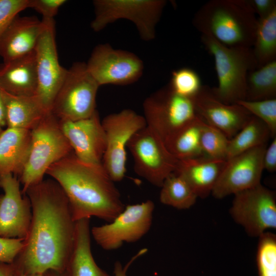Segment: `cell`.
Here are the masks:
<instances>
[{
	"label": "cell",
	"mask_w": 276,
	"mask_h": 276,
	"mask_svg": "<svg viewBox=\"0 0 276 276\" xmlns=\"http://www.w3.org/2000/svg\"><path fill=\"white\" fill-rule=\"evenodd\" d=\"M32 220L23 246L12 263L16 272L42 274L65 270L75 241L76 221L68 199L53 179H43L24 193Z\"/></svg>",
	"instance_id": "cell-1"
},
{
	"label": "cell",
	"mask_w": 276,
	"mask_h": 276,
	"mask_svg": "<svg viewBox=\"0 0 276 276\" xmlns=\"http://www.w3.org/2000/svg\"><path fill=\"white\" fill-rule=\"evenodd\" d=\"M46 174L64 192L75 221L96 217L109 222L125 207L102 164L82 162L73 151L51 165Z\"/></svg>",
	"instance_id": "cell-2"
},
{
	"label": "cell",
	"mask_w": 276,
	"mask_h": 276,
	"mask_svg": "<svg viewBox=\"0 0 276 276\" xmlns=\"http://www.w3.org/2000/svg\"><path fill=\"white\" fill-rule=\"evenodd\" d=\"M192 24L201 35L226 47L251 48L258 17L248 0H211L196 11Z\"/></svg>",
	"instance_id": "cell-3"
},
{
	"label": "cell",
	"mask_w": 276,
	"mask_h": 276,
	"mask_svg": "<svg viewBox=\"0 0 276 276\" xmlns=\"http://www.w3.org/2000/svg\"><path fill=\"white\" fill-rule=\"evenodd\" d=\"M201 40L215 61L218 85L212 88L214 95L226 104L245 100L248 74L257 68L252 48L226 47L205 35Z\"/></svg>",
	"instance_id": "cell-4"
},
{
	"label": "cell",
	"mask_w": 276,
	"mask_h": 276,
	"mask_svg": "<svg viewBox=\"0 0 276 276\" xmlns=\"http://www.w3.org/2000/svg\"><path fill=\"white\" fill-rule=\"evenodd\" d=\"M31 131V144L24 169L18 177L22 185V193L43 180L49 168L73 152L63 133L58 119L47 113Z\"/></svg>",
	"instance_id": "cell-5"
},
{
	"label": "cell",
	"mask_w": 276,
	"mask_h": 276,
	"mask_svg": "<svg viewBox=\"0 0 276 276\" xmlns=\"http://www.w3.org/2000/svg\"><path fill=\"white\" fill-rule=\"evenodd\" d=\"M143 107L146 126L166 146L198 116L193 99L176 94L168 84L147 97Z\"/></svg>",
	"instance_id": "cell-6"
},
{
	"label": "cell",
	"mask_w": 276,
	"mask_h": 276,
	"mask_svg": "<svg viewBox=\"0 0 276 276\" xmlns=\"http://www.w3.org/2000/svg\"><path fill=\"white\" fill-rule=\"evenodd\" d=\"M167 3L166 0H95V17L90 27L99 32L114 21L125 19L135 26L141 38L155 39L156 27Z\"/></svg>",
	"instance_id": "cell-7"
},
{
	"label": "cell",
	"mask_w": 276,
	"mask_h": 276,
	"mask_svg": "<svg viewBox=\"0 0 276 276\" xmlns=\"http://www.w3.org/2000/svg\"><path fill=\"white\" fill-rule=\"evenodd\" d=\"M99 85L88 71L86 63L77 62L67 70L51 112L59 120L76 121L91 116L97 110Z\"/></svg>",
	"instance_id": "cell-8"
},
{
	"label": "cell",
	"mask_w": 276,
	"mask_h": 276,
	"mask_svg": "<svg viewBox=\"0 0 276 276\" xmlns=\"http://www.w3.org/2000/svg\"><path fill=\"white\" fill-rule=\"evenodd\" d=\"M106 146L102 164L114 182L121 181L126 172L127 144L132 136L146 126L143 116L131 109L110 113L101 121Z\"/></svg>",
	"instance_id": "cell-9"
},
{
	"label": "cell",
	"mask_w": 276,
	"mask_h": 276,
	"mask_svg": "<svg viewBox=\"0 0 276 276\" xmlns=\"http://www.w3.org/2000/svg\"><path fill=\"white\" fill-rule=\"evenodd\" d=\"M127 148L133 157L135 172L155 186L160 188L177 168L178 160L147 126L132 136Z\"/></svg>",
	"instance_id": "cell-10"
},
{
	"label": "cell",
	"mask_w": 276,
	"mask_h": 276,
	"mask_svg": "<svg viewBox=\"0 0 276 276\" xmlns=\"http://www.w3.org/2000/svg\"><path fill=\"white\" fill-rule=\"evenodd\" d=\"M154 208L151 200L128 205L109 223L93 227L91 235L105 250L117 249L124 242H136L150 230Z\"/></svg>",
	"instance_id": "cell-11"
},
{
	"label": "cell",
	"mask_w": 276,
	"mask_h": 276,
	"mask_svg": "<svg viewBox=\"0 0 276 276\" xmlns=\"http://www.w3.org/2000/svg\"><path fill=\"white\" fill-rule=\"evenodd\" d=\"M229 214L249 236L259 237L276 228L275 194L261 183L238 192L234 195Z\"/></svg>",
	"instance_id": "cell-12"
},
{
	"label": "cell",
	"mask_w": 276,
	"mask_h": 276,
	"mask_svg": "<svg viewBox=\"0 0 276 276\" xmlns=\"http://www.w3.org/2000/svg\"><path fill=\"white\" fill-rule=\"evenodd\" d=\"M43 27L34 52L37 76L35 96L47 112H51L67 69L59 61L54 19H42Z\"/></svg>",
	"instance_id": "cell-13"
},
{
	"label": "cell",
	"mask_w": 276,
	"mask_h": 276,
	"mask_svg": "<svg viewBox=\"0 0 276 276\" xmlns=\"http://www.w3.org/2000/svg\"><path fill=\"white\" fill-rule=\"evenodd\" d=\"M86 65L99 86L133 83L142 76L144 68L143 61L137 55L115 49L108 43L95 47Z\"/></svg>",
	"instance_id": "cell-14"
},
{
	"label": "cell",
	"mask_w": 276,
	"mask_h": 276,
	"mask_svg": "<svg viewBox=\"0 0 276 276\" xmlns=\"http://www.w3.org/2000/svg\"><path fill=\"white\" fill-rule=\"evenodd\" d=\"M267 146L263 145L228 159L212 195L222 199L260 184L264 170L263 157Z\"/></svg>",
	"instance_id": "cell-15"
},
{
	"label": "cell",
	"mask_w": 276,
	"mask_h": 276,
	"mask_svg": "<svg viewBox=\"0 0 276 276\" xmlns=\"http://www.w3.org/2000/svg\"><path fill=\"white\" fill-rule=\"evenodd\" d=\"M18 177L12 174L0 175V237L25 240L31 225L30 200L22 193Z\"/></svg>",
	"instance_id": "cell-16"
},
{
	"label": "cell",
	"mask_w": 276,
	"mask_h": 276,
	"mask_svg": "<svg viewBox=\"0 0 276 276\" xmlns=\"http://www.w3.org/2000/svg\"><path fill=\"white\" fill-rule=\"evenodd\" d=\"M59 123L78 158L90 164H102L106 140L97 110L85 119L76 121L59 120Z\"/></svg>",
	"instance_id": "cell-17"
},
{
	"label": "cell",
	"mask_w": 276,
	"mask_h": 276,
	"mask_svg": "<svg viewBox=\"0 0 276 276\" xmlns=\"http://www.w3.org/2000/svg\"><path fill=\"white\" fill-rule=\"evenodd\" d=\"M193 101L197 114L229 139L237 133L252 116L237 103L226 104L220 101L212 88L206 85H202Z\"/></svg>",
	"instance_id": "cell-18"
},
{
	"label": "cell",
	"mask_w": 276,
	"mask_h": 276,
	"mask_svg": "<svg viewBox=\"0 0 276 276\" xmlns=\"http://www.w3.org/2000/svg\"><path fill=\"white\" fill-rule=\"evenodd\" d=\"M42 27V20L36 16H15L8 25L1 41L0 57L4 62L33 52Z\"/></svg>",
	"instance_id": "cell-19"
},
{
	"label": "cell",
	"mask_w": 276,
	"mask_h": 276,
	"mask_svg": "<svg viewBox=\"0 0 276 276\" xmlns=\"http://www.w3.org/2000/svg\"><path fill=\"white\" fill-rule=\"evenodd\" d=\"M0 89L15 96L36 95L37 76L34 51L0 65Z\"/></svg>",
	"instance_id": "cell-20"
},
{
	"label": "cell",
	"mask_w": 276,
	"mask_h": 276,
	"mask_svg": "<svg viewBox=\"0 0 276 276\" xmlns=\"http://www.w3.org/2000/svg\"><path fill=\"white\" fill-rule=\"evenodd\" d=\"M226 162L205 157L178 160L174 172L188 182L198 198H204L212 194Z\"/></svg>",
	"instance_id": "cell-21"
},
{
	"label": "cell",
	"mask_w": 276,
	"mask_h": 276,
	"mask_svg": "<svg viewBox=\"0 0 276 276\" xmlns=\"http://www.w3.org/2000/svg\"><path fill=\"white\" fill-rule=\"evenodd\" d=\"M31 131L7 128L0 134V175L17 177L26 163L31 144Z\"/></svg>",
	"instance_id": "cell-22"
},
{
	"label": "cell",
	"mask_w": 276,
	"mask_h": 276,
	"mask_svg": "<svg viewBox=\"0 0 276 276\" xmlns=\"http://www.w3.org/2000/svg\"><path fill=\"white\" fill-rule=\"evenodd\" d=\"M89 219L76 221L73 251L65 272L67 276H111L96 263L90 244Z\"/></svg>",
	"instance_id": "cell-23"
},
{
	"label": "cell",
	"mask_w": 276,
	"mask_h": 276,
	"mask_svg": "<svg viewBox=\"0 0 276 276\" xmlns=\"http://www.w3.org/2000/svg\"><path fill=\"white\" fill-rule=\"evenodd\" d=\"M1 91L5 107L7 128L31 130L48 113L35 96H18L2 89Z\"/></svg>",
	"instance_id": "cell-24"
},
{
	"label": "cell",
	"mask_w": 276,
	"mask_h": 276,
	"mask_svg": "<svg viewBox=\"0 0 276 276\" xmlns=\"http://www.w3.org/2000/svg\"><path fill=\"white\" fill-rule=\"evenodd\" d=\"M202 122V119L198 116L166 145L168 150L178 160L204 157L201 144Z\"/></svg>",
	"instance_id": "cell-25"
},
{
	"label": "cell",
	"mask_w": 276,
	"mask_h": 276,
	"mask_svg": "<svg viewBox=\"0 0 276 276\" xmlns=\"http://www.w3.org/2000/svg\"><path fill=\"white\" fill-rule=\"evenodd\" d=\"M271 136L267 125L251 116L237 133L229 139L227 160L257 147L267 144Z\"/></svg>",
	"instance_id": "cell-26"
},
{
	"label": "cell",
	"mask_w": 276,
	"mask_h": 276,
	"mask_svg": "<svg viewBox=\"0 0 276 276\" xmlns=\"http://www.w3.org/2000/svg\"><path fill=\"white\" fill-rule=\"evenodd\" d=\"M251 48L257 68L276 60V10L266 17L258 18Z\"/></svg>",
	"instance_id": "cell-27"
},
{
	"label": "cell",
	"mask_w": 276,
	"mask_h": 276,
	"mask_svg": "<svg viewBox=\"0 0 276 276\" xmlns=\"http://www.w3.org/2000/svg\"><path fill=\"white\" fill-rule=\"evenodd\" d=\"M276 98V60L250 71L247 78L245 100Z\"/></svg>",
	"instance_id": "cell-28"
},
{
	"label": "cell",
	"mask_w": 276,
	"mask_h": 276,
	"mask_svg": "<svg viewBox=\"0 0 276 276\" xmlns=\"http://www.w3.org/2000/svg\"><path fill=\"white\" fill-rule=\"evenodd\" d=\"M160 188L161 203L178 210L190 208L198 198L188 182L175 172L165 179Z\"/></svg>",
	"instance_id": "cell-29"
},
{
	"label": "cell",
	"mask_w": 276,
	"mask_h": 276,
	"mask_svg": "<svg viewBox=\"0 0 276 276\" xmlns=\"http://www.w3.org/2000/svg\"><path fill=\"white\" fill-rule=\"evenodd\" d=\"M229 141L224 133L202 119L201 144L205 158L227 160Z\"/></svg>",
	"instance_id": "cell-30"
},
{
	"label": "cell",
	"mask_w": 276,
	"mask_h": 276,
	"mask_svg": "<svg viewBox=\"0 0 276 276\" xmlns=\"http://www.w3.org/2000/svg\"><path fill=\"white\" fill-rule=\"evenodd\" d=\"M258 238L256 256L258 276H276V236L266 232Z\"/></svg>",
	"instance_id": "cell-31"
},
{
	"label": "cell",
	"mask_w": 276,
	"mask_h": 276,
	"mask_svg": "<svg viewBox=\"0 0 276 276\" xmlns=\"http://www.w3.org/2000/svg\"><path fill=\"white\" fill-rule=\"evenodd\" d=\"M168 85L176 94L191 99L194 98L202 86L199 75L189 67L173 71Z\"/></svg>",
	"instance_id": "cell-32"
},
{
	"label": "cell",
	"mask_w": 276,
	"mask_h": 276,
	"mask_svg": "<svg viewBox=\"0 0 276 276\" xmlns=\"http://www.w3.org/2000/svg\"><path fill=\"white\" fill-rule=\"evenodd\" d=\"M236 103L263 122L270 131L271 138L276 136V98L258 101L244 100Z\"/></svg>",
	"instance_id": "cell-33"
},
{
	"label": "cell",
	"mask_w": 276,
	"mask_h": 276,
	"mask_svg": "<svg viewBox=\"0 0 276 276\" xmlns=\"http://www.w3.org/2000/svg\"><path fill=\"white\" fill-rule=\"evenodd\" d=\"M29 1V0H0V44L8 25L21 11L28 8Z\"/></svg>",
	"instance_id": "cell-34"
},
{
	"label": "cell",
	"mask_w": 276,
	"mask_h": 276,
	"mask_svg": "<svg viewBox=\"0 0 276 276\" xmlns=\"http://www.w3.org/2000/svg\"><path fill=\"white\" fill-rule=\"evenodd\" d=\"M65 0H29L28 8H32L42 16V19H54Z\"/></svg>",
	"instance_id": "cell-35"
},
{
	"label": "cell",
	"mask_w": 276,
	"mask_h": 276,
	"mask_svg": "<svg viewBox=\"0 0 276 276\" xmlns=\"http://www.w3.org/2000/svg\"><path fill=\"white\" fill-rule=\"evenodd\" d=\"M24 240L0 237V262L12 263L23 246Z\"/></svg>",
	"instance_id": "cell-36"
},
{
	"label": "cell",
	"mask_w": 276,
	"mask_h": 276,
	"mask_svg": "<svg viewBox=\"0 0 276 276\" xmlns=\"http://www.w3.org/2000/svg\"><path fill=\"white\" fill-rule=\"evenodd\" d=\"M255 14L258 18L266 17L276 10L275 0H248Z\"/></svg>",
	"instance_id": "cell-37"
},
{
	"label": "cell",
	"mask_w": 276,
	"mask_h": 276,
	"mask_svg": "<svg viewBox=\"0 0 276 276\" xmlns=\"http://www.w3.org/2000/svg\"><path fill=\"white\" fill-rule=\"evenodd\" d=\"M263 166L264 169L270 172L276 170V136L273 138L272 141L264 151Z\"/></svg>",
	"instance_id": "cell-38"
},
{
	"label": "cell",
	"mask_w": 276,
	"mask_h": 276,
	"mask_svg": "<svg viewBox=\"0 0 276 276\" xmlns=\"http://www.w3.org/2000/svg\"><path fill=\"white\" fill-rule=\"evenodd\" d=\"M147 251V249L143 248L140 250L136 255H134L127 264L123 267L119 261H117L114 266V276H128L127 271L130 265L139 257L142 256Z\"/></svg>",
	"instance_id": "cell-39"
},
{
	"label": "cell",
	"mask_w": 276,
	"mask_h": 276,
	"mask_svg": "<svg viewBox=\"0 0 276 276\" xmlns=\"http://www.w3.org/2000/svg\"><path fill=\"white\" fill-rule=\"evenodd\" d=\"M6 126V111L4 102L0 89V134Z\"/></svg>",
	"instance_id": "cell-40"
},
{
	"label": "cell",
	"mask_w": 276,
	"mask_h": 276,
	"mask_svg": "<svg viewBox=\"0 0 276 276\" xmlns=\"http://www.w3.org/2000/svg\"><path fill=\"white\" fill-rule=\"evenodd\" d=\"M14 268L12 264L0 262V276H14Z\"/></svg>",
	"instance_id": "cell-41"
},
{
	"label": "cell",
	"mask_w": 276,
	"mask_h": 276,
	"mask_svg": "<svg viewBox=\"0 0 276 276\" xmlns=\"http://www.w3.org/2000/svg\"><path fill=\"white\" fill-rule=\"evenodd\" d=\"M42 276H67L65 271L58 272L55 270H50L42 274Z\"/></svg>",
	"instance_id": "cell-42"
},
{
	"label": "cell",
	"mask_w": 276,
	"mask_h": 276,
	"mask_svg": "<svg viewBox=\"0 0 276 276\" xmlns=\"http://www.w3.org/2000/svg\"><path fill=\"white\" fill-rule=\"evenodd\" d=\"M14 276H42V274H26L16 272L14 270Z\"/></svg>",
	"instance_id": "cell-43"
}]
</instances>
